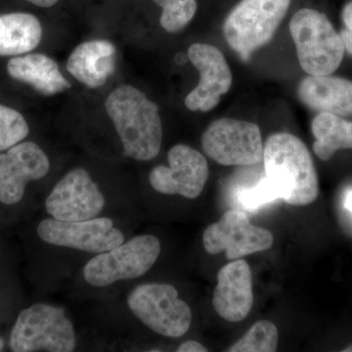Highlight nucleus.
Wrapping results in <instances>:
<instances>
[{
  "mask_svg": "<svg viewBox=\"0 0 352 352\" xmlns=\"http://www.w3.org/2000/svg\"><path fill=\"white\" fill-rule=\"evenodd\" d=\"M105 108L119 134L124 156L151 161L163 142L159 108L138 88L120 85L108 95Z\"/></svg>",
  "mask_w": 352,
  "mask_h": 352,
  "instance_id": "1",
  "label": "nucleus"
},
{
  "mask_svg": "<svg viewBox=\"0 0 352 352\" xmlns=\"http://www.w3.org/2000/svg\"><path fill=\"white\" fill-rule=\"evenodd\" d=\"M266 178L279 199L303 207L319 196V180L311 155L300 138L287 132L272 134L263 148Z\"/></svg>",
  "mask_w": 352,
  "mask_h": 352,
  "instance_id": "2",
  "label": "nucleus"
},
{
  "mask_svg": "<svg viewBox=\"0 0 352 352\" xmlns=\"http://www.w3.org/2000/svg\"><path fill=\"white\" fill-rule=\"evenodd\" d=\"M289 32L305 73L327 76L339 69L346 50L340 34L325 14L314 9H300L292 18Z\"/></svg>",
  "mask_w": 352,
  "mask_h": 352,
  "instance_id": "3",
  "label": "nucleus"
},
{
  "mask_svg": "<svg viewBox=\"0 0 352 352\" xmlns=\"http://www.w3.org/2000/svg\"><path fill=\"white\" fill-rule=\"evenodd\" d=\"M9 346L15 352L74 351L76 346L75 327L63 307L36 303L20 312Z\"/></svg>",
  "mask_w": 352,
  "mask_h": 352,
  "instance_id": "4",
  "label": "nucleus"
},
{
  "mask_svg": "<svg viewBox=\"0 0 352 352\" xmlns=\"http://www.w3.org/2000/svg\"><path fill=\"white\" fill-rule=\"evenodd\" d=\"M291 0H242L223 25L227 43L244 60L270 43L288 11Z\"/></svg>",
  "mask_w": 352,
  "mask_h": 352,
  "instance_id": "5",
  "label": "nucleus"
},
{
  "mask_svg": "<svg viewBox=\"0 0 352 352\" xmlns=\"http://www.w3.org/2000/svg\"><path fill=\"white\" fill-rule=\"evenodd\" d=\"M162 245L156 236L139 235L90 259L83 268L88 284L98 288L146 274L159 258Z\"/></svg>",
  "mask_w": 352,
  "mask_h": 352,
  "instance_id": "6",
  "label": "nucleus"
},
{
  "mask_svg": "<svg viewBox=\"0 0 352 352\" xmlns=\"http://www.w3.org/2000/svg\"><path fill=\"white\" fill-rule=\"evenodd\" d=\"M127 305L145 326L164 337L182 338L191 327V308L178 298L173 285H139L129 294Z\"/></svg>",
  "mask_w": 352,
  "mask_h": 352,
  "instance_id": "7",
  "label": "nucleus"
},
{
  "mask_svg": "<svg viewBox=\"0 0 352 352\" xmlns=\"http://www.w3.org/2000/svg\"><path fill=\"white\" fill-rule=\"evenodd\" d=\"M201 148L221 166H249L263 160L259 127L245 120H214L201 136Z\"/></svg>",
  "mask_w": 352,
  "mask_h": 352,
  "instance_id": "8",
  "label": "nucleus"
},
{
  "mask_svg": "<svg viewBox=\"0 0 352 352\" xmlns=\"http://www.w3.org/2000/svg\"><path fill=\"white\" fill-rule=\"evenodd\" d=\"M273 243L274 237L267 229L254 226L245 212L237 210H227L203 234L204 247L208 254L226 252L230 261L267 251Z\"/></svg>",
  "mask_w": 352,
  "mask_h": 352,
  "instance_id": "9",
  "label": "nucleus"
},
{
  "mask_svg": "<svg viewBox=\"0 0 352 352\" xmlns=\"http://www.w3.org/2000/svg\"><path fill=\"white\" fill-rule=\"evenodd\" d=\"M38 235L43 242L58 247L101 254L124 242L122 231L113 226L109 217H94L82 221L43 220L38 226Z\"/></svg>",
  "mask_w": 352,
  "mask_h": 352,
  "instance_id": "10",
  "label": "nucleus"
},
{
  "mask_svg": "<svg viewBox=\"0 0 352 352\" xmlns=\"http://www.w3.org/2000/svg\"><path fill=\"white\" fill-rule=\"evenodd\" d=\"M98 184L83 168H74L55 185L45 201L47 214L60 221L94 219L105 207Z\"/></svg>",
  "mask_w": 352,
  "mask_h": 352,
  "instance_id": "11",
  "label": "nucleus"
},
{
  "mask_svg": "<svg viewBox=\"0 0 352 352\" xmlns=\"http://www.w3.org/2000/svg\"><path fill=\"white\" fill-rule=\"evenodd\" d=\"M168 166H157L150 173L153 189L164 195L198 198L210 175L206 157L190 146L177 144L168 152Z\"/></svg>",
  "mask_w": 352,
  "mask_h": 352,
  "instance_id": "12",
  "label": "nucleus"
},
{
  "mask_svg": "<svg viewBox=\"0 0 352 352\" xmlns=\"http://www.w3.org/2000/svg\"><path fill=\"white\" fill-rule=\"evenodd\" d=\"M50 170L47 155L36 143L25 141L9 148L0 154V203H19L28 183L45 177Z\"/></svg>",
  "mask_w": 352,
  "mask_h": 352,
  "instance_id": "13",
  "label": "nucleus"
},
{
  "mask_svg": "<svg viewBox=\"0 0 352 352\" xmlns=\"http://www.w3.org/2000/svg\"><path fill=\"white\" fill-rule=\"evenodd\" d=\"M187 54L201 78L199 85L185 98V106L193 112H208L217 107L220 97L230 89L232 73L223 54L210 44H193Z\"/></svg>",
  "mask_w": 352,
  "mask_h": 352,
  "instance_id": "14",
  "label": "nucleus"
},
{
  "mask_svg": "<svg viewBox=\"0 0 352 352\" xmlns=\"http://www.w3.org/2000/svg\"><path fill=\"white\" fill-rule=\"evenodd\" d=\"M254 305L252 270L249 263L237 259L219 271L212 307L222 319L232 323L244 320Z\"/></svg>",
  "mask_w": 352,
  "mask_h": 352,
  "instance_id": "15",
  "label": "nucleus"
},
{
  "mask_svg": "<svg viewBox=\"0 0 352 352\" xmlns=\"http://www.w3.org/2000/svg\"><path fill=\"white\" fill-rule=\"evenodd\" d=\"M300 100L311 110L352 116V82L339 76H309L298 87Z\"/></svg>",
  "mask_w": 352,
  "mask_h": 352,
  "instance_id": "16",
  "label": "nucleus"
},
{
  "mask_svg": "<svg viewBox=\"0 0 352 352\" xmlns=\"http://www.w3.org/2000/svg\"><path fill=\"white\" fill-rule=\"evenodd\" d=\"M116 54L117 50L109 41H87L71 53L67 61V71L87 87H100L115 72Z\"/></svg>",
  "mask_w": 352,
  "mask_h": 352,
  "instance_id": "17",
  "label": "nucleus"
},
{
  "mask_svg": "<svg viewBox=\"0 0 352 352\" xmlns=\"http://www.w3.org/2000/svg\"><path fill=\"white\" fill-rule=\"evenodd\" d=\"M7 73L13 80L25 83L44 96L61 94L71 88L52 58L41 53H27L9 60Z\"/></svg>",
  "mask_w": 352,
  "mask_h": 352,
  "instance_id": "18",
  "label": "nucleus"
},
{
  "mask_svg": "<svg viewBox=\"0 0 352 352\" xmlns=\"http://www.w3.org/2000/svg\"><path fill=\"white\" fill-rule=\"evenodd\" d=\"M43 38V27L30 13L0 14V57L20 56L36 50Z\"/></svg>",
  "mask_w": 352,
  "mask_h": 352,
  "instance_id": "19",
  "label": "nucleus"
},
{
  "mask_svg": "<svg viewBox=\"0 0 352 352\" xmlns=\"http://www.w3.org/2000/svg\"><path fill=\"white\" fill-rule=\"evenodd\" d=\"M314 151L322 161H329L339 150L352 149V122L340 116L320 113L312 122Z\"/></svg>",
  "mask_w": 352,
  "mask_h": 352,
  "instance_id": "20",
  "label": "nucleus"
},
{
  "mask_svg": "<svg viewBox=\"0 0 352 352\" xmlns=\"http://www.w3.org/2000/svg\"><path fill=\"white\" fill-rule=\"evenodd\" d=\"M279 333L272 322L261 320L240 340L229 347L228 352H274L277 351Z\"/></svg>",
  "mask_w": 352,
  "mask_h": 352,
  "instance_id": "21",
  "label": "nucleus"
},
{
  "mask_svg": "<svg viewBox=\"0 0 352 352\" xmlns=\"http://www.w3.org/2000/svg\"><path fill=\"white\" fill-rule=\"evenodd\" d=\"M162 7V28L170 34L182 31L197 12L196 0H153Z\"/></svg>",
  "mask_w": 352,
  "mask_h": 352,
  "instance_id": "22",
  "label": "nucleus"
},
{
  "mask_svg": "<svg viewBox=\"0 0 352 352\" xmlns=\"http://www.w3.org/2000/svg\"><path fill=\"white\" fill-rule=\"evenodd\" d=\"M29 133L30 126L24 116L0 104V152L22 142Z\"/></svg>",
  "mask_w": 352,
  "mask_h": 352,
  "instance_id": "23",
  "label": "nucleus"
},
{
  "mask_svg": "<svg viewBox=\"0 0 352 352\" xmlns=\"http://www.w3.org/2000/svg\"><path fill=\"white\" fill-rule=\"evenodd\" d=\"M277 199H279V195L276 189L265 177L256 187L245 191L241 201L247 208H258Z\"/></svg>",
  "mask_w": 352,
  "mask_h": 352,
  "instance_id": "24",
  "label": "nucleus"
},
{
  "mask_svg": "<svg viewBox=\"0 0 352 352\" xmlns=\"http://www.w3.org/2000/svg\"><path fill=\"white\" fill-rule=\"evenodd\" d=\"M178 352H207L208 349H206L203 344L197 340H188V342H183L182 346L178 347Z\"/></svg>",
  "mask_w": 352,
  "mask_h": 352,
  "instance_id": "25",
  "label": "nucleus"
},
{
  "mask_svg": "<svg viewBox=\"0 0 352 352\" xmlns=\"http://www.w3.org/2000/svg\"><path fill=\"white\" fill-rule=\"evenodd\" d=\"M340 38H342V43H344V50L352 55V30L346 29L344 28L340 32Z\"/></svg>",
  "mask_w": 352,
  "mask_h": 352,
  "instance_id": "26",
  "label": "nucleus"
},
{
  "mask_svg": "<svg viewBox=\"0 0 352 352\" xmlns=\"http://www.w3.org/2000/svg\"><path fill=\"white\" fill-rule=\"evenodd\" d=\"M342 21L344 28L352 30V1L347 3L342 10Z\"/></svg>",
  "mask_w": 352,
  "mask_h": 352,
  "instance_id": "27",
  "label": "nucleus"
},
{
  "mask_svg": "<svg viewBox=\"0 0 352 352\" xmlns=\"http://www.w3.org/2000/svg\"><path fill=\"white\" fill-rule=\"evenodd\" d=\"M25 1L30 2V3L36 6L48 8V7L55 6L59 0H25Z\"/></svg>",
  "mask_w": 352,
  "mask_h": 352,
  "instance_id": "28",
  "label": "nucleus"
},
{
  "mask_svg": "<svg viewBox=\"0 0 352 352\" xmlns=\"http://www.w3.org/2000/svg\"><path fill=\"white\" fill-rule=\"evenodd\" d=\"M346 208L352 214V191L349 192V193L347 194V195H346Z\"/></svg>",
  "mask_w": 352,
  "mask_h": 352,
  "instance_id": "29",
  "label": "nucleus"
},
{
  "mask_svg": "<svg viewBox=\"0 0 352 352\" xmlns=\"http://www.w3.org/2000/svg\"><path fill=\"white\" fill-rule=\"evenodd\" d=\"M342 351L344 352H352V344L351 346H349L346 347V349H342Z\"/></svg>",
  "mask_w": 352,
  "mask_h": 352,
  "instance_id": "30",
  "label": "nucleus"
},
{
  "mask_svg": "<svg viewBox=\"0 0 352 352\" xmlns=\"http://www.w3.org/2000/svg\"><path fill=\"white\" fill-rule=\"evenodd\" d=\"M4 347V340L3 339H1V338H0V351H2V349H3Z\"/></svg>",
  "mask_w": 352,
  "mask_h": 352,
  "instance_id": "31",
  "label": "nucleus"
}]
</instances>
